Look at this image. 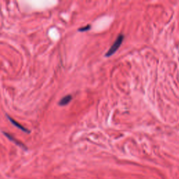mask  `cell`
Segmentation results:
<instances>
[{
    "label": "cell",
    "instance_id": "1",
    "mask_svg": "<svg viewBox=\"0 0 179 179\" xmlns=\"http://www.w3.org/2000/svg\"><path fill=\"white\" fill-rule=\"evenodd\" d=\"M124 38H125V36L123 35L122 34H120L118 37L115 39V41H114L113 44L111 46L110 49H109V51H107V53H106L105 56L107 57H111L112 55H113L115 53H116V51L118 50L119 48L120 47L121 44H122V41L124 40Z\"/></svg>",
    "mask_w": 179,
    "mask_h": 179
},
{
    "label": "cell",
    "instance_id": "2",
    "mask_svg": "<svg viewBox=\"0 0 179 179\" xmlns=\"http://www.w3.org/2000/svg\"><path fill=\"white\" fill-rule=\"evenodd\" d=\"M6 115V117L8 118V119H9V120L11 122V123H12V125H14L15 126V127H18V129H20V130H22L23 132H25V133H27V134L30 133V131L28 130V129L25 128V127L24 126H23L22 125H20V124H19V122H16V121L15 120H14V119H13L12 118H11L10 116H9V115Z\"/></svg>",
    "mask_w": 179,
    "mask_h": 179
},
{
    "label": "cell",
    "instance_id": "5",
    "mask_svg": "<svg viewBox=\"0 0 179 179\" xmlns=\"http://www.w3.org/2000/svg\"><path fill=\"white\" fill-rule=\"evenodd\" d=\"M90 25H88L87 26H85V27H81L79 28L78 30H79V31H87V30H90Z\"/></svg>",
    "mask_w": 179,
    "mask_h": 179
},
{
    "label": "cell",
    "instance_id": "3",
    "mask_svg": "<svg viewBox=\"0 0 179 179\" xmlns=\"http://www.w3.org/2000/svg\"><path fill=\"white\" fill-rule=\"evenodd\" d=\"M3 133H4V135L6 136V137H8V138H9V139H10V140L11 141L14 142V143H16V145L18 146L21 147V148H24V149H27V148H26L24 144H23V143H22V142L19 141L18 140V139H15L14 137H13L12 135H11V134H9V133H7V132H3Z\"/></svg>",
    "mask_w": 179,
    "mask_h": 179
},
{
    "label": "cell",
    "instance_id": "4",
    "mask_svg": "<svg viewBox=\"0 0 179 179\" xmlns=\"http://www.w3.org/2000/svg\"><path fill=\"white\" fill-rule=\"evenodd\" d=\"M72 99V96L71 94H68V95L64 96L62 99L59 100V105L61 107H64V106L67 105L68 104L70 103V102Z\"/></svg>",
    "mask_w": 179,
    "mask_h": 179
}]
</instances>
